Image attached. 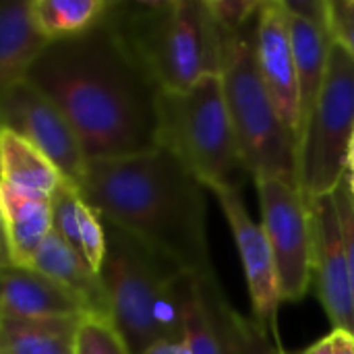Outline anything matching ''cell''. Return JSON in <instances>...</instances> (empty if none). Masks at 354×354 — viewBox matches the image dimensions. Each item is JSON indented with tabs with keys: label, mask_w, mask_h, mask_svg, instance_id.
Here are the masks:
<instances>
[{
	"label": "cell",
	"mask_w": 354,
	"mask_h": 354,
	"mask_svg": "<svg viewBox=\"0 0 354 354\" xmlns=\"http://www.w3.org/2000/svg\"><path fill=\"white\" fill-rule=\"evenodd\" d=\"M27 81L73 124L89 162L160 147V85L129 52L106 17L50 41Z\"/></svg>",
	"instance_id": "cell-1"
},
{
	"label": "cell",
	"mask_w": 354,
	"mask_h": 354,
	"mask_svg": "<svg viewBox=\"0 0 354 354\" xmlns=\"http://www.w3.org/2000/svg\"><path fill=\"white\" fill-rule=\"evenodd\" d=\"M83 199L108 222L195 276L216 274L207 243L205 187L166 147L89 162Z\"/></svg>",
	"instance_id": "cell-2"
},
{
	"label": "cell",
	"mask_w": 354,
	"mask_h": 354,
	"mask_svg": "<svg viewBox=\"0 0 354 354\" xmlns=\"http://www.w3.org/2000/svg\"><path fill=\"white\" fill-rule=\"evenodd\" d=\"M106 259L100 270L112 324L131 354L162 340H187L185 309L193 274L131 232L104 220Z\"/></svg>",
	"instance_id": "cell-3"
},
{
	"label": "cell",
	"mask_w": 354,
	"mask_h": 354,
	"mask_svg": "<svg viewBox=\"0 0 354 354\" xmlns=\"http://www.w3.org/2000/svg\"><path fill=\"white\" fill-rule=\"evenodd\" d=\"M106 21L162 91L222 71L224 31L207 0H110Z\"/></svg>",
	"instance_id": "cell-4"
},
{
	"label": "cell",
	"mask_w": 354,
	"mask_h": 354,
	"mask_svg": "<svg viewBox=\"0 0 354 354\" xmlns=\"http://www.w3.org/2000/svg\"><path fill=\"white\" fill-rule=\"evenodd\" d=\"M263 4V2H261ZM259 10L236 31H224L222 85L241 156L253 178L297 185V139L280 120L257 64Z\"/></svg>",
	"instance_id": "cell-5"
},
{
	"label": "cell",
	"mask_w": 354,
	"mask_h": 354,
	"mask_svg": "<svg viewBox=\"0 0 354 354\" xmlns=\"http://www.w3.org/2000/svg\"><path fill=\"white\" fill-rule=\"evenodd\" d=\"M160 147L172 151L209 189L243 191L253 180L241 156L222 75L160 95Z\"/></svg>",
	"instance_id": "cell-6"
},
{
	"label": "cell",
	"mask_w": 354,
	"mask_h": 354,
	"mask_svg": "<svg viewBox=\"0 0 354 354\" xmlns=\"http://www.w3.org/2000/svg\"><path fill=\"white\" fill-rule=\"evenodd\" d=\"M354 141V56L332 44L328 75L297 145V187L313 203L332 195L348 174Z\"/></svg>",
	"instance_id": "cell-7"
},
{
	"label": "cell",
	"mask_w": 354,
	"mask_h": 354,
	"mask_svg": "<svg viewBox=\"0 0 354 354\" xmlns=\"http://www.w3.org/2000/svg\"><path fill=\"white\" fill-rule=\"evenodd\" d=\"M261 226L270 241L282 303H299L313 282V226L311 207L297 185L284 180L255 183Z\"/></svg>",
	"instance_id": "cell-8"
},
{
	"label": "cell",
	"mask_w": 354,
	"mask_h": 354,
	"mask_svg": "<svg viewBox=\"0 0 354 354\" xmlns=\"http://www.w3.org/2000/svg\"><path fill=\"white\" fill-rule=\"evenodd\" d=\"M0 120L2 129L17 133L39 149L66 183L75 187L83 183L89 168L83 145L62 110L33 83L21 81L0 91Z\"/></svg>",
	"instance_id": "cell-9"
},
{
	"label": "cell",
	"mask_w": 354,
	"mask_h": 354,
	"mask_svg": "<svg viewBox=\"0 0 354 354\" xmlns=\"http://www.w3.org/2000/svg\"><path fill=\"white\" fill-rule=\"evenodd\" d=\"M185 336L193 354H276L282 348L255 319H247L228 303L216 274H193L185 309Z\"/></svg>",
	"instance_id": "cell-10"
},
{
	"label": "cell",
	"mask_w": 354,
	"mask_h": 354,
	"mask_svg": "<svg viewBox=\"0 0 354 354\" xmlns=\"http://www.w3.org/2000/svg\"><path fill=\"white\" fill-rule=\"evenodd\" d=\"M212 193L216 195L239 247L241 263L251 295L253 319L272 338L276 346H282V336L278 330V309L282 303V295L274 253L266 230L249 216L243 201V191L218 189Z\"/></svg>",
	"instance_id": "cell-11"
},
{
	"label": "cell",
	"mask_w": 354,
	"mask_h": 354,
	"mask_svg": "<svg viewBox=\"0 0 354 354\" xmlns=\"http://www.w3.org/2000/svg\"><path fill=\"white\" fill-rule=\"evenodd\" d=\"M313 226V282L332 330L354 334V292L334 195L309 203Z\"/></svg>",
	"instance_id": "cell-12"
},
{
	"label": "cell",
	"mask_w": 354,
	"mask_h": 354,
	"mask_svg": "<svg viewBox=\"0 0 354 354\" xmlns=\"http://www.w3.org/2000/svg\"><path fill=\"white\" fill-rule=\"evenodd\" d=\"M257 64L272 104L299 143L301 104L290 12L284 0H263L257 23Z\"/></svg>",
	"instance_id": "cell-13"
},
{
	"label": "cell",
	"mask_w": 354,
	"mask_h": 354,
	"mask_svg": "<svg viewBox=\"0 0 354 354\" xmlns=\"http://www.w3.org/2000/svg\"><path fill=\"white\" fill-rule=\"evenodd\" d=\"M0 284V317H89L85 303L77 295L35 268H21L2 261Z\"/></svg>",
	"instance_id": "cell-14"
},
{
	"label": "cell",
	"mask_w": 354,
	"mask_h": 354,
	"mask_svg": "<svg viewBox=\"0 0 354 354\" xmlns=\"http://www.w3.org/2000/svg\"><path fill=\"white\" fill-rule=\"evenodd\" d=\"M2 261L31 268L52 232V199L25 195L0 185Z\"/></svg>",
	"instance_id": "cell-15"
},
{
	"label": "cell",
	"mask_w": 354,
	"mask_h": 354,
	"mask_svg": "<svg viewBox=\"0 0 354 354\" xmlns=\"http://www.w3.org/2000/svg\"><path fill=\"white\" fill-rule=\"evenodd\" d=\"M50 39L39 29L31 0H4L0 6V91L27 81Z\"/></svg>",
	"instance_id": "cell-16"
},
{
	"label": "cell",
	"mask_w": 354,
	"mask_h": 354,
	"mask_svg": "<svg viewBox=\"0 0 354 354\" xmlns=\"http://www.w3.org/2000/svg\"><path fill=\"white\" fill-rule=\"evenodd\" d=\"M31 268H35L37 272L46 274L48 278L56 280L73 295H77L85 303L89 317L112 322L110 301L102 276L83 259L81 253H77L68 243H64L54 230L41 245Z\"/></svg>",
	"instance_id": "cell-17"
},
{
	"label": "cell",
	"mask_w": 354,
	"mask_h": 354,
	"mask_svg": "<svg viewBox=\"0 0 354 354\" xmlns=\"http://www.w3.org/2000/svg\"><path fill=\"white\" fill-rule=\"evenodd\" d=\"M0 185L25 195L52 199L62 183H66L58 168L39 149L8 129L0 131Z\"/></svg>",
	"instance_id": "cell-18"
},
{
	"label": "cell",
	"mask_w": 354,
	"mask_h": 354,
	"mask_svg": "<svg viewBox=\"0 0 354 354\" xmlns=\"http://www.w3.org/2000/svg\"><path fill=\"white\" fill-rule=\"evenodd\" d=\"M83 319L0 317V354H77Z\"/></svg>",
	"instance_id": "cell-19"
},
{
	"label": "cell",
	"mask_w": 354,
	"mask_h": 354,
	"mask_svg": "<svg viewBox=\"0 0 354 354\" xmlns=\"http://www.w3.org/2000/svg\"><path fill=\"white\" fill-rule=\"evenodd\" d=\"M290 27H292V46H295V60H297L301 129H303L305 120L309 118L322 93L334 39L326 27L313 25L295 15H290Z\"/></svg>",
	"instance_id": "cell-20"
},
{
	"label": "cell",
	"mask_w": 354,
	"mask_h": 354,
	"mask_svg": "<svg viewBox=\"0 0 354 354\" xmlns=\"http://www.w3.org/2000/svg\"><path fill=\"white\" fill-rule=\"evenodd\" d=\"M33 15L50 41L83 33L97 25L110 6V0H31Z\"/></svg>",
	"instance_id": "cell-21"
},
{
	"label": "cell",
	"mask_w": 354,
	"mask_h": 354,
	"mask_svg": "<svg viewBox=\"0 0 354 354\" xmlns=\"http://www.w3.org/2000/svg\"><path fill=\"white\" fill-rule=\"evenodd\" d=\"M77 354H131L110 319L87 317L81 324Z\"/></svg>",
	"instance_id": "cell-22"
},
{
	"label": "cell",
	"mask_w": 354,
	"mask_h": 354,
	"mask_svg": "<svg viewBox=\"0 0 354 354\" xmlns=\"http://www.w3.org/2000/svg\"><path fill=\"white\" fill-rule=\"evenodd\" d=\"M263 0H207L209 10L222 31L241 29L259 8Z\"/></svg>",
	"instance_id": "cell-23"
},
{
	"label": "cell",
	"mask_w": 354,
	"mask_h": 354,
	"mask_svg": "<svg viewBox=\"0 0 354 354\" xmlns=\"http://www.w3.org/2000/svg\"><path fill=\"white\" fill-rule=\"evenodd\" d=\"M338 216H340V226H342V239H344V251L348 259V272H351V284L354 292V197L351 193V185L344 178L340 187L332 193Z\"/></svg>",
	"instance_id": "cell-24"
},
{
	"label": "cell",
	"mask_w": 354,
	"mask_h": 354,
	"mask_svg": "<svg viewBox=\"0 0 354 354\" xmlns=\"http://www.w3.org/2000/svg\"><path fill=\"white\" fill-rule=\"evenodd\" d=\"M330 35L354 56V0H330Z\"/></svg>",
	"instance_id": "cell-25"
},
{
	"label": "cell",
	"mask_w": 354,
	"mask_h": 354,
	"mask_svg": "<svg viewBox=\"0 0 354 354\" xmlns=\"http://www.w3.org/2000/svg\"><path fill=\"white\" fill-rule=\"evenodd\" d=\"M290 15L330 31V0H284Z\"/></svg>",
	"instance_id": "cell-26"
},
{
	"label": "cell",
	"mask_w": 354,
	"mask_h": 354,
	"mask_svg": "<svg viewBox=\"0 0 354 354\" xmlns=\"http://www.w3.org/2000/svg\"><path fill=\"white\" fill-rule=\"evenodd\" d=\"M145 354H193L187 340H162L149 346Z\"/></svg>",
	"instance_id": "cell-27"
},
{
	"label": "cell",
	"mask_w": 354,
	"mask_h": 354,
	"mask_svg": "<svg viewBox=\"0 0 354 354\" xmlns=\"http://www.w3.org/2000/svg\"><path fill=\"white\" fill-rule=\"evenodd\" d=\"M334 354H354V334L342 332V330H332L330 334Z\"/></svg>",
	"instance_id": "cell-28"
},
{
	"label": "cell",
	"mask_w": 354,
	"mask_h": 354,
	"mask_svg": "<svg viewBox=\"0 0 354 354\" xmlns=\"http://www.w3.org/2000/svg\"><path fill=\"white\" fill-rule=\"evenodd\" d=\"M301 354H334V348H332V340H330V336H326V338H322L319 342H315V344H311L305 353Z\"/></svg>",
	"instance_id": "cell-29"
},
{
	"label": "cell",
	"mask_w": 354,
	"mask_h": 354,
	"mask_svg": "<svg viewBox=\"0 0 354 354\" xmlns=\"http://www.w3.org/2000/svg\"><path fill=\"white\" fill-rule=\"evenodd\" d=\"M346 180L351 185V193H353L354 197V141L353 147H351V156H348V174H346Z\"/></svg>",
	"instance_id": "cell-30"
},
{
	"label": "cell",
	"mask_w": 354,
	"mask_h": 354,
	"mask_svg": "<svg viewBox=\"0 0 354 354\" xmlns=\"http://www.w3.org/2000/svg\"><path fill=\"white\" fill-rule=\"evenodd\" d=\"M276 354H301V353H288V351L282 346V348H278V351H276Z\"/></svg>",
	"instance_id": "cell-31"
}]
</instances>
